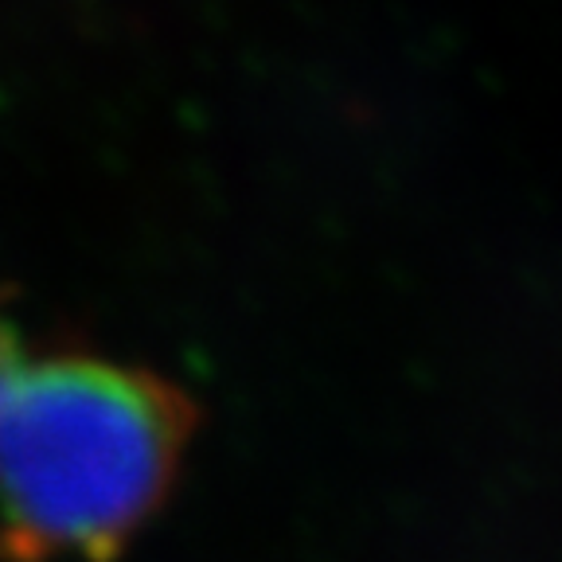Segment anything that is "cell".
<instances>
[{
	"instance_id": "cell-1",
	"label": "cell",
	"mask_w": 562,
	"mask_h": 562,
	"mask_svg": "<svg viewBox=\"0 0 562 562\" xmlns=\"http://www.w3.org/2000/svg\"><path fill=\"white\" fill-rule=\"evenodd\" d=\"M188 411L102 360L12 363L0 379V551L16 562L125 547L180 461Z\"/></svg>"
},
{
	"instance_id": "cell-2",
	"label": "cell",
	"mask_w": 562,
	"mask_h": 562,
	"mask_svg": "<svg viewBox=\"0 0 562 562\" xmlns=\"http://www.w3.org/2000/svg\"><path fill=\"white\" fill-rule=\"evenodd\" d=\"M16 360H20V356H16V340H12L9 325H4V316H0V379H4V371H9Z\"/></svg>"
}]
</instances>
